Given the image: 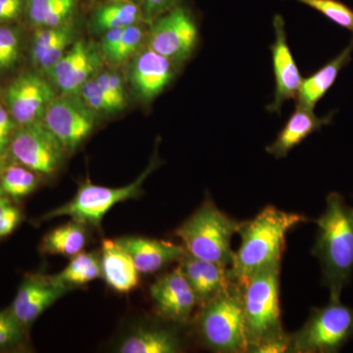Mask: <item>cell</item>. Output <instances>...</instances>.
Returning a JSON list of instances; mask_svg holds the SVG:
<instances>
[{
  "mask_svg": "<svg viewBox=\"0 0 353 353\" xmlns=\"http://www.w3.org/2000/svg\"><path fill=\"white\" fill-rule=\"evenodd\" d=\"M309 221L305 215L268 205L252 219L240 222V248L228 269L231 280L241 284L257 272L281 267L288 233Z\"/></svg>",
  "mask_w": 353,
  "mask_h": 353,
  "instance_id": "1",
  "label": "cell"
},
{
  "mask_svg": "<svg viewBox=\"0 0 353 353\" xmlns=\"http://www.w3.org/2000/svg\"><path fill=\"white\" fill-rule=\"evenodd\" d=\"M313 256L321 265L322 284L330 301H341L353 275V208L339 192H330L326 208L318 219Z\"/></svg>",
  "mask_w": 353,
  "mask_h": 353,
  "instance_id": "2",
  "label": "cell"
},
{
  "mask_svg": "<svg viewBox=\"0 0 353 353\" xmlns=\"http://www.w3.org/2000/svg\"><path fill=\"white\" fill-rule=\"evenodd\" d=\"M281 267H270L241 283L248 352H289L281 321Z\"/></svg>",
  "mask_w": 353,
  "mask_h": 353,
  "instance_id": "3",
  "label": "cell"
},
{
  "mask_svg": "<svg viewBox=\"0 0 353 353\" xmlns=\"http://www.w3.org/2000/svg\"><path fill=\"white\" fill-rule=\"evenodd\" d=\"M196 328L204 347L212 352H248L241 285L233 281L217 296L201 304Z\"/></svg>",
  "mask_w": 353,
  "mask_h": 353,
  "instance_id": "4",
  "label": "cell"
},
{
  "mask_svg": "<svg viewBox=\"0 0 353 353\" xmlns=\"http://www.w3.org/2000/svg\"><path fill=\"white\" fill-rule=\"evenodd\" d=\"M239 225V221L222 212L211 199H206L175 234L189 254L229 268L234 252L232 238L238 232Z\"/></svg>",
  "mask_w": 353,
  "mask_h": 353,
  "instance_id": "5",
  "label": "cell"
},
{
  "mask_svg": "<svg viewBox=\"0 0 353 353\" xmlns=\"http://www.w3.org/2000/svg\"><path fill=\"white\" fill-rule=\"evenodd\" d=\"M159 162L158 155L154 154L148 168L136 181L125 187L108 188L90 182L83 183L71 201L44 214L39 222L68 216L72 220L78 221L85 226L101 228L104 216L108 214L113 206L127 199H138L141 196L143 183L159 166Z\"/></svg>",
  "mask_w": 353,
  "mask_h": 353,
  "instance_id": "6",
  "label": "cell"
},
{
  "mask_svg": "<svg viewBox=\"0 0 353 353\" xmlns=\"http://www.w3.org/2000/svg\"><path fill=\"white\" fill-rule=\"evenodd\" d=\"M289 352L336 353L353 339V308L330 301L311 310L307 321L289 334Z\"/></svg>",
  "mask_w": 353,
  "mask_h": 353,
  "instance_id": "7",
  "label": "cell"
},
{
  "mask_svg": "<svg viewBox=\"0 0 353 353\" xmlns=\"http://www.w3.org/2000/svg\"><path fill=\"white\" fill-rule=\"evenodd\" d=\"M199 43V26L187 7L176 3L152 21L148 46L179 66L194 55Z\"/></svg>",
  "mask_w": 353,
  "mask_h": 353,
  "instance_id": "8",
  "label": "cell"
},
{
  "mask_svg": "<svg viewBox=\"0 0 353 353\" xmlns=\"http://www.w3.org/2000/svg\"><path fill=\"white\" fill-rule=\"evenodd\" d=\"M9 150L21 165L46 176L57 173L67 153L43 121L16 130Z\"/></svg>",
  "mask_w": 353,
  "mask_h": 353,
  "instance_id": "9",
  "label": "cell"
},
{
  "mask_svg": "<svg viewBox=\"0 0 353 353\" xmlns=\"http://www.w3.org/2000/svg\"><path fill=\"white\" fill-rule=\"evenodd\" d=\"M43 124L67 153L75 152L94 131L97 114L74 97H54L43 117Z\"/></svg>",
  "mask_w": 353,
  "mask_h": 353,
  "instance_id": "10",
  "label": "cell"
},
{
  "mask_svg": "<svg viewBox=\"0 0 353 353\" xmlns=\"http://www.w3.org/2000/svg\"><path fill=\"white\" fill-rule=\"evenodd\" d=\"M54 97L50 83L31 72L16 78L6 90L7 108L19 126L43 120L48 104Z\"/></svg>",
  "mask_w": 353,
  "mask_h": 353,
  "instance_id": "11",
  "label": "cell"
},
{
  "mask_svg": "<svg viewBox=\"0 0 353 353\" xmlns=\"http://www.w3.org/2000/svg\"><path fill=\"white\" fill-rule=\"evenodd\" d=\"M150 292L157 312L174 324H189L194 309L199 305L196 294L180 266L158 279Z\"/></svg>",
  "mask_w": 353,
  "mask_h": 353,
  "instance_id": "12",
  "label": "cell"
},
{
  "mask_svg": "<svg viewBox=\"0 0 353 353\" xmlns=\"http://www.w3.org/2000/svg\"><path fill=\"white\" fill-rule=\"evenodd\" d=\"M275 41L271 44L272 62L275 77L274 99L266 106L269 113L280 114L285 102L296 99L303 78L288 43L285 24L282 16L273 19Z\"/></svg>",
  "mask_w": 353,
  "mask_h": 353,
  "instance_id": "13",
  "label": "cell"
},
{
  "mask_svg": "<svg viewBox=\"0 0 353 353\" xmlns=\"http://www.w3.org/2000/svg\"><path fill=\"white\" fill-rule=\"evenodd\" d=\"M179 65L148 48L139 50L129 66L130 83L139 101H154L175 80Z\"/></svg>",
  "mask_w": 353,
  "mask_h": 353,
  "instance_id": "14",
  "label": "cell"
},
{
  "mask_svg": "<svg viewBox=\"0 0 353 353\" xmlns=\"http://www.w3.org/2000/svg\"><path fill=\"white\" fill-rule=\"evenodd\" d=\"M101 64V57L94 46L77 41L46 74L62 92L74 94L97 75Z\"/></svg>",
  "mask_w": 353,
  "mask_h": 353,
  "instance_id": "15",
  "label": "cell"
},
{
  "mask_svg": "<svg viewBox=\"0 0 353 353\" xmlns=\"http://www.w3.org/2000/svg\"><path fill=\"white\" fill-rule=\"evenodd\" d=\"M71 290L52 276L32 274L23 281L10 309L18 321L28 329L46 309Z\"/></svg>",
  "mask_w": 353,
  "mask_h": 353,
  "instance_id": "16",
  "label": "cell"
},
{
  "mask_svg": "<svg viewBox=\"0 0 353 353\" xmlns=\"http://www.w3.org/2000/svg\"><path fill=\"white\" fill-rule=\"evenodd\" d=\"M116 241L129 253L139 273L145 275L157 273L172 262H179L187 253L183 245L145 236H124Z\"/></svg>",
  "mask_w": 353,
  "mask_h": 353,
  "instance_id": "17",
  "label": "cell"
},
{
  "mask_svg": "<svg viewBox=\"0 0 353 353\" xmlns=\"http://www.w3.org/2000/svg\"><path fill=\"white\" fill-rule=\"evenodd\" d=\"M334 112L319 117L313 109L303 108L296 104L294 113L290 115L283 129L279 132L273 143L266 146V152L276 159L288 157L297 145L323 127L328 126L333 121Z\"/></svg>",
  "mask_w": 353,
  "mask_h": 353,
  "instance_id": "18",
  "label": "cell"
},
{
  "mask_svg": "<svg viewBox=\"0 0 353 353\" xmlns=\"http://www.w3.org/2000/svg\"><path fill=\"white\" fill-rule=\"evenodd\" d=\"M179 262L181 270L196 294L199 306L217 296L233 282L228 272L229 268L222 265L197 259L189 253H185Z\"/></svg>",
  "mask_w": 353,
  "mask_h": 353,
  "instance_id": "19",
  "label": "cell"
},
{
  "mask_svg": "<svg viewBox=\"0 0 353 353\" xmlns=\"http://www.w3.org/2000/svg\"><path fill=\"white\" fill-rule=\"evenodd\" d=\"M101 278L111 289L119 294H129L139 285V271L129 253L117 241H102Z\"/></svg>",
  "mask_w": 353,
  "mask_h": 353,
  "instance_id": "20",
  "label": "cell"
},
{
  "mask_svg": "<svg viewBox=\"0 0 353 353\" xmlns=\"http://www.w3.org/2000/svg\"><path fill=\"white\" fill-rule=\"evenodd\" d=\"M353 53V34L347 46L328 63L314 73L303 78L301 90L296 97V104L314 110L318 102L333 87L343 68L350 63Z\"/></svg>",
  "mask_w": 353,
  "mask_h": 353,
  "instance_id": "21",
  "label": "cell"
},
{
  "mask_svg": "<svg viewBox=\"0 0 353 353\" xmlns=\"http://www.w3.org/2000/svg\"><path fill=\"white\" fill-rule=\"evenodd\" d=\"M182 350V340L171 327L141 325L125 336L117 347L121 353H175Z\"/></svg>",
  "mask_w": 353,
  "mask_h": 353,
  "instance_id": "22",
  "label": "cell"
},
{
  "mask_svg": "<svg viewBox=\"0 0 353 353\" xmlns=\"http://www.w3.org/2000/svg\"><path fill=\"white\" fill-rule=\"evenodd\" d=\"M75 34V25L72 21L59 27L39 29L32 39V63L46 73L68 50Z\"/></svg>",
  "mask_w": 353,
  "mask_h": 353,
  "instance_id": "23",
  "label": "cell"
},
{
  "mask_svg": "<svg viewBox=\"0 0 353 353\" xmlns=\"http://www.w3.org/2000/svg\"><path fill=\"white\" fill-rule=\"evenodd\" d=\"M145 31L139 24L116 28L103 32L101 38L102 57L113 64L127 61L139 51L145 39Z\"/></svg>",
  "mask_w": 353,
  "mask_h": 353,
  "instance_id": "24",
  "label": "cell"
},
{
  "mask_svg": "<svg viewBox=\"0 0 353 353\" xmlns=\"http://www.w3.org/2000/svg\"><path fill=\"white\" fill-rule=\"evenodd\" d=\"M85 225L71 220L62 226L51 230L41 240L39 250L43 254L75 256L82 252L88 243Z\"/></svg>",
  "mask_w": 353,
  "mask_h": 353,
  "instance_id": "25",
  "label": "cell"
},
{
  "mask_svg": "<svg viewBox=\"0 0 353 353\" xmlns=\"http://www.w3.org/2000/svg\"><path fill=\"white\" fill-rule=\"evenodd\" d=\"M145 19L141 7L132 0H108L95 9L92 16V27L103 32L116 28L139 24Z\"/></svg>",
  "mask_w": 353,
  "mask_h": 353,
  "instance_id": "26",
  "label": "cell"
},
{
  "mask_svg": "<svg viewBox=\"0 0 353 353\" xmlns=\"http://www.w3.org/2000/svg\"><path fill=\"white\" fill-rule=\"evenodd\" d=\"M79 0H28L32 24L41 28L59 27L72 21Z\"/></svg>",
  "mask_w": 353,
  "mask_h": 353,
  "instance_id": "27",
  "label": "cell"
},
{
  "mask_svg": "<svg viewBox=\"0 0 353 353\" xmlns=\"http://www.w3.org/2000/svg\"><path fill=\"white\" fill-rule=\"evenodd\" d=\"M51 276L70 289L88 284L101 278V254L97 252H80L71 257L63 270Z\"/></svg>",
  "mask_w": 353,
  "mask_h": 353,
  "instance_id": "28",
  "label": "cell"
},
{
  "mask_svg": "<svg viewBox=\"0 0 353 353\" xmlns=\"http://www.w3.org/2000/svg\"><path fill=\"white\" fill-rule=\"evenodd\" d=\"M38 175L23 165L7 167L0 172V196L15 201L29 196L39 187Z\"/></svg>",
  "mask_w": 353,
  "mask_h": 353,
  "instance_id": "29",
  "label": "cell"
},
{
  "mask_svg": "<svg viewBox=\"0 0 353 353\" xmlns=\"http://www.w3.org/2000/svg\"><path fill=\"white\" fill-rule=\"evenodd\" d=\"M299 3L310 7L334 24L353 34V10L340 0H294Z\"/></svg>",
  "mask_w": 353,
  "mask_h": 353,
  "instance_id": "30",
  "label": "cell"
},
{
  "mask_svg": "<svg viewBox=\"0 0 353 353\" xmlns=\"http://www.w3.org/2000/svg\"><path fill=\"white\" fill-rule=\"evenodd\" d=\"M80 99L88 108L97 113H113L117 112V108L113 102L103 92L101 85L95 81L94 77L87 81L82 87L79 88Z\"/></svg>",
  "mask_w": 353,
  "mask_h": 353,
  "instance_id": "31",
  "label": "cell"
},
{
  "mask_svg": "<svg viewBox=\"0 0 353 353\" xmlns=\"http://www.w3.org/2000/svg\"><path fill=\"white\" fill-rule=\"evenodd\" d=\"M94 79L117 110H122L126 105V92L122 76L118 72L105 70L97 72Z\"/></svg>",
  "mask_w": 353,
  "mask_h": 353,
  "instance_id": "32",
  "label": "cell"
},
{
  "mask_svg": "<svg viewBox=\"0 0 353 353\" xmlns=\"http://www.w3.org/2000/svg\"><path fill=\"white\" fill-rule=\"evenodd\" d=\"M26 330L10 308L0 311V350L22 343Z\"/></svg>",
  "mask_w": 353,
  "mask_h": 353,
  "instance_id": "33",
  "label": "cell"
},
{
  "mask_svg": "<svg viewBox=\"0 0 353 353\" xmlns=\"http://www.w3.org/2000/svg\"><path fill=\"white\" fill-rule=\"evenodd\" d=\"M20 54V38L11 28L0 27V70L12 68Z\"/></svg>",
  "mask_w": 353,
  "mask_h": 353,
  "instance_id": "34",
  "label": "cell"
},
{
  "mask_svg": "<svg viewBox=\"0 0 353 353\" xmlns=\"http://www.w3.org/2000/svg\"><path fill=\"white\" fill-rule=\"evenodd\" d=\"M22 220V213L12 199L0 196V239L9 236Z\"/></svg>",
  "mask_w": 353,
  "mask_h": 353,
  "instance_id": "35",
  "label": "cell"
},
{
  "mask_svg": "<svg viewBox=\"0 0 353 353\" xmlns=\"http://www.w3.org/2000/svg\"><path fill=\"white\" fill-rule=\"evenodd\" d=\"M15 123L9 111L0 104V157H3L10 148Z\"/></svg>",
  "mask_w": 353,
  "mask_h": 353,
  "instance_id": "36",
  "label": "cell"
},
{
  "mask_svg": "<svg viewBox=\"0 0 353 353\" xmlns=\"http://www.w3.org/2000/svg\"><path fill=\"white\" fill-rule=\"evenodd\" d=\"M132 1L136 2L141 7L143 18L148 21L154 20L158 16L166 12L178 3L176 0H132Z\"/></svg>",
  "mask_w": 353,
  "mask_h": 353,
  "instance_id": "37",
  "label": "cell"
},
{
  "mask_svg": "<svg viewBox=\"0 0 353 353\" xmlns=\"http://www.w3.org/2000/svg\"><path fill=\"white\" fill-rule=\"evenodd\" d=\"M24 0H0V23L11 22L19 18Z\"/></svg>",
  "mask_w": 353,
  "mask_h": 353,
  "instance_id": "38",
  "label": "cell"
}]
</instances>
